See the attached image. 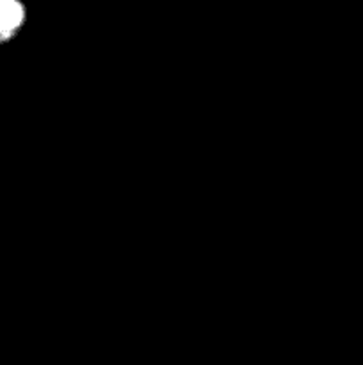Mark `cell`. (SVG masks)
<instances>
[{"label":"cell","instance_id":"1","mask_svg":"<svg viewBox=\"0 0 363 365\" xmlns=\"http://www.w3.org/2000/svg\"><path fill=\"white\" fill-rule=\"evenodd\" d=\"M23 9L16 2H0V40L9 37L20 27Z\"/></svg>","mask_w":363,"mask_h":365}]
</instances>
